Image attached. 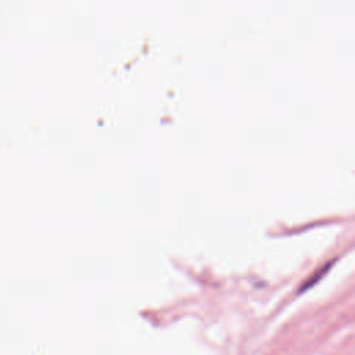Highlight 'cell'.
Segmentation results:
<instances>
[{"mask_svg": "<svg viewBox=\"0 0 355 355\" xmlns=\"http://www.w3.org/2000/svg\"><path fill=\"white\" fill-rule=\"evenodd\" d=\"M333 262H334V259H329V261L320 263L316 269H313V272L309 273V275L304 279V282L298 286V291H305L306 288H309L311 286H313V284L329 270V268H330V265H331Z\"/></svg>", "mask_w": 355, "mask_h": 355, "instance_id": "cell-1", "label": "cell"}]
</instances>
